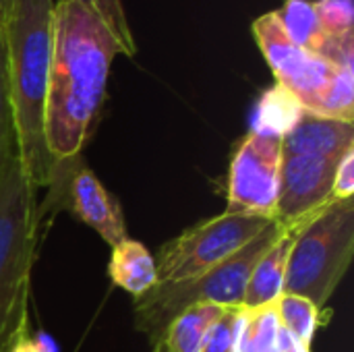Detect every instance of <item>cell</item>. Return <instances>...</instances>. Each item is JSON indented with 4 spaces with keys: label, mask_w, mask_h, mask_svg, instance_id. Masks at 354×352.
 Instances as JSON below:
<instances>
[{
    "label": "cell",
    "mask_w": 354,
    "mask_h": 352,
    "mask_svg": "<svg viewBox=\"0 0 354 352\" xmlns=\"http://www.w3.org/2000/svg\"><path fill=\"white\" fill-rule=\"evenodd\" d=\"M120 54L104 21L75 2H54L46 93V143L60 166L79 158L106 98L110 66Z\"/></svg>",
    "instance_id": "1"
},
{
    "label": "cell",
    "mask_w": 354,
    "mask_h": 352,
    "mask_svg": "<svg viewBox=\"0 0 354 352\" xmlns=\"http://www.w3.org/2000/svg\"><path fill=\"white\" fill-rule=\"evenodd\" d=\"M54 0H12L2 27L8 95L17 147L31 185L39 191L56 180L58 164L46 143V93L52 56Z\"/></svg>",
    "instance_id": "2"
},
{
    "label": "cell",
    "mask_w": 354,
    "mask_h": 352,
    "mask_svg": "<svg viewBox=\"0 0 354 352\" xmlns=\"http://www.w3.org/2000/svg\"><path fill=\"white\" fill-rule=\"evenodd\" d=\"M39 243L37 189L19 154L0 170V352L27 338L31 270Z\"/></svg>",
    "instance_id": "3"
},
{
    "label": "cell",
    "mask_w": 354,
    "mask_h": 352,
    "mask_svg": "<svg viewBox=\"0 0 354 352\" xmlns=\"http://www.w3.org/2000/svg\"><path fill=\"white\" fill-rule=\"evenodd\" d=\"M284 228V222L274 220L251 243H247L243 249H239L199 278L180 284H156L135 303L137 330H141L149 338V342L158 346L174 317H178L185 309L193 305L207 303L224 309L243 307L245 290L257 261L266 255V251L274 245Z\"/></svg>",
    "instance_id": "4"
},
{
    "label": "cell",
    "mask_w": 354,
    "mask_h": 352,
    "mask_svg": "<svg viewBox=\"0 0 354 352\" xmlns=\"http://www.w3.org/2000/svg\"><path fill=\"white\" fill-rule=\"evenodd\" d=\"M354 255V201L332 199L295 230L284 293L309 299L319 311L328 305Z\"/></svg>",
    "instance_id": "5"
},
{
    "label": "cell",
    "mask_w": 354,
    "mask_h": 352,
    "mask_svg": "<svg viewBox=\"0 0 354 352\" xmlns=\"http://www.w3.org/2000/svg\"><path fill=\"white\" fill-rule=\"evenodd\" d=\"M274 220L224 212L183 230L160 247L158 284H180L199 278L261 234Z\"/></svg>",
    "instance_id": "6"
},
{
    "label": "cell",
    "mask_w": 354,
    "mask_h": 352,
    "mask_svg": "<svg viewBox=\"0 0 354 352\" xmlns=\"http://www.w3.org/2000/svg\"><path fill=\"white\" fill-rule=\"evenodd\" d=\"M280 162L282 137L251 129L230 162L226 212L276 220Z\"/></svg>",
    "instance_id": "7"
},
{
    "label": "cell",
    "mask_w": 354,
    "mask_h": 352,
    "mask_svg": "<svg viewBox=\"0 0 354 352\" xmlns=\"http://www.w3.org/2000/svg\"><path fill=\"white\" fill-rule=\"evenodd\" d=\"M253 35L278 85L290 91L303 110L315 114L340 64L299 48L286 33L276 10H270L253 21Z\"/></svg>",
    "instance_id": "8"
},
{
    "label": "cell",
    "mask_w": 354,
    "mask_h": 352,
    "mask_svg": "<svg viewBox=\"0 0 354 352\" xmlns=\"http://www.w3.org/2000/svg\"><path fill=\"white\" fill-rule=\"evenodd\" d=\"M338 162L317 156L282 154L276 220L299 226L328 205L334 199L332 189Z\"/></svg>",
    "instance_id": "9"
},
{
    "label": "cell",
    "mask_w": 354,
    "mask_h": 352,
    "mask_svg": "<svg viewBox=\"0 0 354 352\" xmlns=\"http://www.w3.org/2000/svg\"><path fill=\"white\" fill-rule=\"evenodd\" d=\"M71 207L75 216L93 228L110 247H116L127 237L124 214L118 199L100 183L89 168H77L71 174Z\"/></svg>",
    "instance_id": "10"
},
{
    "label": "cell",
    "mask_w": 354,
    "mask_h": 352,
    "mask_svg": "<svg viewBox=\"0 0 354 352\" xmlns=\"http://www.w3.org/2000/svg\"><path fill=\"white\" fill-rule=\"evenodd\" d=\"M290 39L309 54L334 64H354V37L336 39L326 33L311 0H286L276 10Z\"/></svg>",
    "instance_id": "11"
},
{
    "label": "cell",
    "mask_w": 354,
    "mask_h": 352,
    "mask_svg": "<svg viewBox=\"0 0 354 352\" xmlns=\"http://www.w3.org/2000/svg\"><path fill=\"white\" fill-rule=\"evenodd\" d=\"M353 147V122L317 116L307 110L282 137V154L290 156H317L340 160Z\"/></svg>",
    "instance_id": "12"
},
{
    "label": "cell",
    "mask_w": 354,
    "mask_h": 352,
    "mask_svg": "<svg viewBox=\"0 0 354 352\" xmlns=\"http://www.w3.org/2000/svg\"><path fill=\"white\" fill-rule=\"evenodd\" d=\"M295 224H286L282 234L274 241V245L266 251V255L257 261L247 290L243 299L245 309H259L266 305H272L280 299L284 293V278H286V266L290 257V247L295 241Z\"/></svg>",
    "instance_id": "13"
},
{
    "label": "cell",
    "mask_w": 354,
    "mask_h": 352,
    "mask_svg": "<svg viewBox=\"0 0 354 352\" xmlns=\"http://www.w3.org/2000/svg\"><path fill=\"white\" fill-rule=\"evenodd\" d=\"M110 278L116 286L131 293L133 297H143L158 284L156 261L145 245L133 239H124L112 247Z\"/></svg>",
    "instance_id": "14"
},
{
    "label": "cell",
    "mask_w": 354,
    "mask_h": 352,
    "mask_svg": "<svg viewBox=\"0 0 354 352\" xmlns=\"http://www.w3.org/2000/svg\"><path fill=\"white\" fill-rule=\"evenodd\" d=\"M224 307L218 305H193L185 309L164 332V338L153 352H201L207 332L220 319Z\"/></svg>",
    "instance_id": "15"
},
{
    "label": "cell",
    "mask_w": 354,
    "mask_h": 352,
    "mask_svg": "<svg viewBox=\"0 0 354 352\" xmlns=\"http://www.w3.org/2000/svg\"><path fill=\"white\" fill-rule=\"evenodd\" d=\"M303 112L305 110L299 104V100L276 83V87L266 91L263 98L259 100L253 131H263L284 137V133L290 131V127L299 120Z\"/></svg>",
    "instance_id": "16"
},
{
    "label": "cell",
    "mask_w": 354,
    "mask_h": 352,
    "mask_svg": "<svg viewBox=\"0 0 354 352\" xmlns=\"http://www.w3.org/2000/svg\"><path fill=\"white\" fill-rule=\"evenodd\" d=\"M278 317L284 330H288L305 346L311 349V340L322 319H319V309L309 299L282 293L278 299Z\"/></svg>",
    "instance_id": "17"
},
{
    "label": "cell",
    "mask_w": 354,
    "mask_h": 352,
    "mask_svg": "<svg viewBox=\"0 0 354 352\" xmlns=\"http://www.w3.org/2000/svg\"><path fill=\"white\" fill-rule=\"evenodd\" d=\"M317 116L353 122L354 118V64H340L319 102Z\"/></svg>",
    "instance_id": "18"
},
{
    "label": "cell",
    "mask_w": 354,
    "mask_h": 352,
    "mask_svg": "<svg viewBox=\"0 0 354 352\" xmlns=\"http://www.w3.org/2000/svg\"><path fill=\"white\" fill-rule=\"evenodd\" d=\"M278 301L259 309H249L243 352H278Z\"/></svg>",
    "instance_id": "19"
},
{
    "label": "cell",
    "mask_w": 354,
    "mask_h": 352,
    "mask_svg": "<svg viewBox=\"0 0 354 352\" xmlns=\"http://www.w3.org/2000/svg\"><path fill=\"white\" fill-rule=\"evenodd\" d=\"M54 2H75V4H81L83 8L95 12L104 21V25L110 29L114 39L118 41L120 52L127 56H135L137 44L131 33V27H129V21H127L120 0H54Z\"/></svg>",
    "instance_id": "20"
},
{
    "label": "cell",
    "mask_w": 354,
    "mask_h": 352,
    "mask_svg": "<svg viewBox=\"0 0 354 352\" xmlns=\"http://www.w3.org/2000/svg\"><path fill=\"white\" fill-rule=\"evenodd\" d=\"M313 6L322 21V27L330 37H354L353 0H315Z\"/></svg>",
    "instance_id": "21"
},
{
    "label": "cell",
    "mask_w": 354,
    "mask_h": 352,
    "mask_svg": "<svg viewBox=\"0 0 354 352\" xmlns=\"http://www.w3.org/2000/svg\"><path fill=\"white\" fill-rule=\"evenodd\" d=\"M15 154H19V147H17V131H15V118H12V108H10V95H8L4 44H2V33H0V170L4 162Z\"/></svg>",
    "instance_id": "22"
},
{
    "label": "cell",
    "mask_w": 354,
    "mask_h": 352,
    "mask_svg": "<svg viewBox=\"0 0 354 352\" xmlns=\"http://www.w3.org/2000/svg\"><path fill=\"white\" fill-rule=\"evenodd\" d=\"M236 311H239V307L224 309L220 319L207 332L201 352H234V319H236Z\"/></svg>",
    "instance_id": "23"
},
{
    "label": "cell",
    "mask_w": 354,
    "mask_h": 352,
    "mask_svg": "<svg viewBox=\"0 0 354 352\" xmlns=\"http://www.w3.org/2000/svg\"><path fill=\"white\" fill-rule=\"evenodd\" d=\"M334 199H353L354 195V147L348 149L338 166H336V174H334Z\"/></svg>",
    "instance_id": "24"
},
{
    "label": "cell",
    "mask_w": 354,
    "mask_h": 352,
    "mask_svg": "<svg viewBox=\"0 0 354 352\" xmlns=\"http://www.w3.org/2000/svg\"><path fill=\"white\" fill-rule=\"evenodd\" d=\"M10 8H12V0H0V31L10 15Z\"/></svg>",
    "instance_id": "25"
}]
</instances>
